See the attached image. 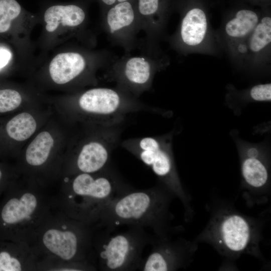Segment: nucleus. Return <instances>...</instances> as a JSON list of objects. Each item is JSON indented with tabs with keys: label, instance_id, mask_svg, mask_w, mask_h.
<instances>
[{
	"label": "nucleus",
	"instance_id": "f257e3e1",
	"mask_svg": "<svg viewBox=\"0 0 271 271\" xmlns=\"http://www.w3.org/2000/svg\"><path fill=\"white\" fill-rule=\"evenodd\" d=\"M167 200L158 189H129L113 199L102 210L101 226L134 225L158 231Z\"/></svg>",
	"mask_w": 271,
	"mask_h": 271
},
{
	"label": "nucleus",
	"instance_id": "f03ea898",
	"mask_svg": "<svg viewBox=\"0 0 271 271\" xmlns=\"http://www.w3.org/2000/svg\"><path fill=\"white\" fill-rule=\"evenodd\" d=\"M104 229L96 247L99 265L102 270L127 271L139 269L145 247L151 237L143 227L127 225L124 231L116 226Z\"/></svg>",
	"mask_w": 271,
	"mask_h": 271
},
{
	"label": "nucleus",
	"instance_id": "7ed1b4c3",
	"mask_svg": "<svg viewBox=\"0 0 271 271\" xmlns=\"http://www.w3.org/2000/svg\"><path fill=\"white\" fill-rule=\"evenodd\" d=\"M81 173L72 183L74 196L80 201L76 206L81 218L98 220L103 209L113 199L129 189L119 178L106 170L97 176Z\"/></svg>",
	"mask_w": 271,
	"mask_h": 271
},
{
	"label": "nucleus",
	"instance_id": "20e7f679",
	"mask_svg": "<svg viewBox=\"0 0 271 271\" xmlns=\"http://www.w3.org/2000/svg\"><path fill=\"white\" fill-rule=\"evenodd\" d=\"M125 147L134 154L145 164L150 167L159 177L166 180L172 189L179 192L171 179L173 174V164L169 150L157 138L144 137L127 142Z\"/></svg>",
	"mask_w": 271,
	"mask_h": 271
},
{
	"label": "nucleus",
	"instance_id": "39448f33",
	"mask_svg": "<svg viewBox=\"0 0 271 271\" xmlns=\"http://www.w3.org/2000/svg\"><path fill=\"white\" fill-rule=\"evenodd\" d=\"M84 111L106 118L107 121L123 115L129 109V103L116 90L109 88H95L84 92L78 100Z\"/></svg>",
	"mask_w": 271,
	"mask_h": 271
},
{
	"label": "nucleus",
	"instance_id": "423d86ee",
	"mask_svg": "<svg viewBox=\"0 0 271 271\" xmlns=\"http://www.w3.org/2000/svg\"><path fill=\"white\" fill-rule=\"evenodd\" d=\"M220 242L233 252H240L248 245L251 236L250 226L242 217L232 214L225 216L219 226Z\"/></svg>",
	"mask_w": 271,
	"mask_h": 271
},
{
	"label": "nucleus",
	"instance_id": "0eeeda50",
	"mask_svg": "<svg viewBox=\"0 0 271 271\" xmlns=\"http://www.w3.org/2000/svg\"><path fill=\"white\" fill-rule=\"evenodd\" d=\"M115 141L114 137L105 142L91 141L81 149L76 161L78 170L82 173L98 172L107 165L111 148Z\"/></svg>",
	"mask_w": 271,
	"mask_h": 271
},
{
	"label": "nucleus",
	"instance_id": "6e6552de",
	"mask_svg": "<svg viewBox=\"0 0 271 271\" xmlns=\"http://www.w3.org/2000/svg\"><path fill=\"white\" fill-rule=\"evenodd\" d=\"M77 233L72 230L50 229L43 235V242L52 253L64 260H71L80 250V235Z\"/></svg>",
	"mask_w": 271,
	"mask_h": 271
},
{
	"label": "nucleus",
	"instance_id": "1a4fd4ad",
	"mask_svg": "<svg viewBox=\"0 0 271 271\" xmlns=\"http://www.w3.org/2000/svg\"><path fill=\"white\" fill-rule=\"evenodd\" d=\"M84 57L77 52H65L57 55L49 65V73L53 81L63 84L79 75L85 69Z\"/></svg>",
	"mask_w": 271,
	"mask_h": 271
},
{
	"label": "nucleus",
	"instance_id": "9d476101",
	"mask_svg": "<svg viewBox=\"0 0 271 271\" xmlns=\"http://www.w3.org/2000/svg\"><path fill=\"white\" fill-rule=\"evenodd\" d=\"M83 10L75 5L54 6L49 8L44 14L46 30L54 32L61 25L75 27L80 25L85 20Z\"/></svg>",
	"mask_w": 271,
	"mask_h": 271
},
{
	"label": "nucleus",
	"instance_id": "9b49d317",
	"mask_svg": "<svg viewBox=\"0 0 271 271\" xmlns=\"http://www.w3.org/2000/svg\"><path fill=\"white\" fill-rule=\"evenodd\" d=\"M207 30V21L204 11L199 8L192 9L182 21L181 39L188 46H197L204 40Z\"/></svg>",
	"mask_w": 271,
	"mask_h": 271
},
{
	"label": "nucleus",
	"instance_id": "f8f14e48",
	"mask_svg": "<svg viewBox=\"0 0 271 271\" xmlns=\"http://www.w3.org/2000/svg\"><path fill=\"white\" fill-rule=\"evenodd\" d=\"M153 74L152 65L144 57L134 56L124 63L122 75L126 82L136 87H144L150 81Z\"/></svg>",
	"mask_w": 271,
	"mask_h": 271
},
{
	"label": "nucleus",
	"instance_id": "ddd939ff",
	"mask_svg": "<svg viewBox=\"0 0 271 271\" xmlns=\"http://www.w3.org/2000/svg\"><path fill=\"white\" fill-rule=\"evenodd\" d=\"M135 15L131 4L126 1L111 8L106 16L109 32L116 34L129 28L134 23Z\"/></svg>",
	"mask_w": 271,
	"mask_h": 271
},
{
	"label": "nucleus",
	"instance_id": "4468645a",
	"mask_svg": "<svg viewBox=\"0 0 271 271\" xmlns=\"http://www.w3.org/2000/svg\"><path fill=\"white\" fill-rule=\"evenodd\" d=\"M54 145V140L49 132L42 131L28 146L26 152L27 163L32 166L43 164L49 157Z\"/></svg>",
	"mask_w": 271,
	"mask_h": 271
},
{
	"label": "nucleus",
	"instance_id": "2eb2a0df",
	"mask_svg": "<svg viewBox=\"0 0 271 271\" xmlns=\"http://www.w3.org/2000/svg\"><path fill=\"white\" fill-rule=\"evenodd\" d=\"M258 22V18L255 13L250 10H241L226 23L225 32L232 38H243L252 31Z\"/></svg>",
	"mask_w": 271,
	"mask_h": 271
},
{
	"label": "nucleus",
	"instance_id": "dca6fc26",
	"mask_svg": "<svg viewBox=\"0 0 271 271\" xmlns=\"http://www.w3.org/2000/svg\"><path fill=\"white\" fill-rule=\"evenodd\" d=\"M37 123L29 113H21L10 120L6 125L8 136L17 141H23L29 138L35 131Z\"/></svg>",
	"mask_w": 271,
	"mask_h": 271
},
{
	"label": "nucleus",
	"instance_id": "f3484780",
	"mask_svg": "<svg viewBox=\"0 0 271 271\" xmlns=\"http://www.w3.org/2000/svg\"><path fill=\"white\" fill-rule=\"evenodd\" d=\"M241 170L245 181L252 187L259 188L267 181V170L257 158H246L242 162Z\"/></svg>",
	"mask_w": 271,
	"mask_h": 271
},
{
	"label": "nucleus",
	"instance_id": "a211bd4d",
	"mask_svg": "<svg viewBox=\"0 0 271 271\" xmlns=\"http://www.w3.org/2000/svg\"><path fill=\"white\" fill-rule=\"evenodd\" d=\"M251 32L249 48L253 52H259L271 42V18H263Z\"/></svg>",
	"mask_w": 271,
	"mask_h": 271
},
{
	"label": "nucleus",
	"instance_id": "6ab92c4d",
	"mask_svg": "<svg viewBox=\"0 0 271 271\" xmlns=\"http://www.w3.org/2000/svg\"><path fill=\"white\" fill-rule=\"evenodd\" d=\"M21 7L15 0H0V33L8 31L19 16Z\"/></svg>",
	"mask_w": 271,
	"mask_h": 271
},
{
	"label": "nucleus",
	"instance_id": "aec40b11",
	"mask_svg": "<svg viewBox=\"0 0 271 271\" xmlns=\"http://www.w3.org/2000/svg\"><path fill=\"white\" fill-rule=\"evenodd\" d=\"M12 246L0 241V271H20L22 264L14 253Z\"/></svg>",
	"mask_w": 271,
	"mask_h": 271
},
{
	"label": "nucleus",
	"instance_id": "412c9836",
	"mask_svg": "<svg viewBox=\"0 0 271 271\" xmlns=\"http://www.w3.org/2000/svg\"><path fill=\"white\" fill-rule=\"evenodd\" d=\"M22 102L20 94L15 90H0V112L12 111L18 107Z\"/></svg>",
	"mask_w": 271,
	"mask_h": 271
},
{
	"label": "nucleus",
	"instance_id": "4be33fe9",
	"mask_svg": "<svg viewBox=\"0 0 271 271\" xmlns=\"http://www.w3.org/2000/svg\"><path fill=\"white\" fill-rule=\"evenodd\" d=\"M251 98L258 101H269L271 100V84L256 85L251 89Z\"/></svg>",
	"mask_w": 271,
	"mask_h": 271
},
{
	"label": "nucleus",
	"instance_id": "5701e85b",
	"mask_svg": "<svg viewBox=\"0 0 271 271\" xmlns=\"http://www.w3.org/2000/svg\"><path fill=\"white\" fill-rule=\"evenodd\" d=\"M159 7V0H139V11L143 16L149 18L155 14Z\"/></svg>",
	"mask_w": 271,
	"mask_h": 271
},
{
	"label": "nucleus",
	"instance_id": "b1692460",
	"mask_svg": "<svg viewBox=\"0 0 271 271\" xmlns=\"http://www.w3.org/2000/svg\"><path fill=\"white\" fill-rule=\"evenodd\" d=\"M11 51L4 46H0V69L5 67L12 58Z\"/></svg>",
	"mask_w": 271,
	"mask_h": 271
},
{
	"label": "nucleus",
	"instance_id": "393cba45",
	"mask_svg": "<svg viewBox=\"0 0 271 271\" xmlns=\"http://www.w3.org/2000/svg\"><path fill=\"white\" fill-rule=\"evenodd\" d=\"M258 155L257 150L255 148H250L247 151V157L257 158Z\"/></svg>",
	"mask_w": 271,
	"mask_h": 271
},
{
	"label": "nucleus",
	"instance_id": "a878e982",
	"mask_svg": "<svg viewBox=\"0 0 271 271\" xmlns=\"http://www.w3.org/2000/svg\"><path fill=\"white\" fill-rule=\"evenodd\" d=\"M104 4L107 5H112L116 2L119 3L127 1V0H101Z\"/></svg>",
	"mask_w": 271,
	"mask_h": 271
},
{
	"label": "nucleus",
	"instance_id": "bb28decb",
	"mask_svg": "<svg viewBox=\"0 0 271 271\" xmlns=\"http://www.w3.org/2000/svg\"><path fill=\"white\" fill-rule=\"evenodd\" d=\"M3 176V171L0 168V184H1V181H2ZM0 190H1V189H0Z\"/></svg>",
	"mask_w": 271,
	"mask_h": 271
}]
</instances>
